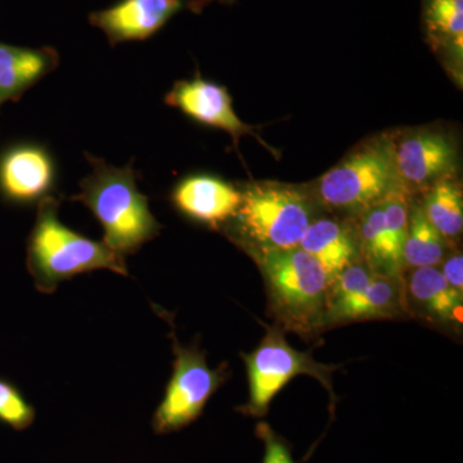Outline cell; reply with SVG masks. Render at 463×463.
<instances>
[{"mask_svg":"<svg viewBox=\"0 0 463 463\" xmlns=\"http://www.w3.org/2000/svg\"><path fill=\"white\" fill-rule=\"evenodd\" d=\"M446 243L429 222L422 205L416 203L410 212V225L403 248V265L414 269L437 267L443 261Z\"/></svg>","mask_w":463,"mask_h":463,"instance_id":"cell-19","label":"cell"},{"mask_svg":"<svg viewBox=\"0 0 463 463\" xmlns=\"http://www.w3.org/2000/svg\"><path fill=\"white\" fill-rule=\"evenodd\" d=\"M448 285L463 297V258L461 252H456L446 259L440 269Z\"/></svg>","mask_w":463,"mask_h":463,"instance_id":"cell-23","label":"cell"},{"mask_svg":"<svg viewBox=\"0 0 463 463\" xmlns=\"http://www.w3.org/2000/svg\"><path fill=\"white\" fill-rule=\"evenodd\" d=\"M57 165L41 143L14 142L0 149V197L12 205L27 206L53 196Z\"/></svg>","mask_w":463,"mask_h":463,"instance_id":"cell-9","label":"cell"},{"mask_svg":"<svg viewBox=\"0 0 463 463\" xmlns=\"http://www.w3.org/2000/svg\"><path fill=\"white\" fill-rule=\"evenodd\" d=\"M170 200L179 213L192 221L219 228L239 213L242 191L218 176L194 174L174 187Z\"/></svg>","mask_w":463,"mask_h":463,"instance_id":"cell-12","label":"cell"},{"mask_svg":"<svg viewBox=\"0 0 463 463\" xmlns=\"http://www.w3.org/2000/svg\"><path fill=\"white\" fill-rule=\"evenodd\" d=\"M91 173L79 183L72 201L83 203L103 228V242L121 258L136 254L160 233L161 225L138 190V173L132 164L118 167L85 154Z\"/></svg>","mask_w":463,"mask_h":463,"instance_id":"cell-1","label":"cell"},{"mask_svg":"<svg viewBox=\"0 0 463 463\" xmlns=\"http://www.w3.org/2000/svg\"><path fill=\"white\" fill-rule=\"evenodd\" d=\"M257 435L264 444L263 463H295L288 444L268 423H259Z\"/></svg>","mask_w":463,"mask_h":463,"instance_id":"cell-22","label":"cell"},{"mask_svg":"<svg viewBox=\"0 0 463 463\" xmlns=\"http://www.w3.org/2000/svg\"><path fill=\"white\" fill-rule=\"evenodd\" d=\"M174 340V373L165 397L152 420L156 434L178 431L199 419L203 408L219 386L224 383L225 367L212 370L205 354L197 347L183 346Z\"/></svg>","mask_w":463,"mask_h":463,"instance_id":"cell-7","label":"cell"},{"mask_svg":"<svg viewBox=\"0 0 463 463\" xmlns=\"http://www.w3.org/2000/svg\"><path fill=\"white\" fill-rule=\"evenodd\" d=\"M257 259L274 316L291 331L307 334L327 322L331 281L321 264L300 248L259 250Z\"/></svg>","mask_w":463,"mask_h":463,"instance_id":"cell-3","label":"cell"},{"mask_svg":"<svg viewBox=\"0 0 463 463\" xmlns=\"http://www.w3.org/2000/svg\"><path fill=\"white\" fill-rule=\"evenodd\" d=\"M399 181L410 190H426L448 178L455 170L457 148L447 134L417 130L392 139Z\"/></svg>","mask_w":463,"mask_h":463,"instance_id":"cell-10","label":"cell"},{"mask_svg":"<svg viewBox=\"0 0 463 463\" xmlns=\"http://www.w3.org/2000/svg\"><path fill=\"white\" fill-rule=\"evenodd\" d=\"M165 103L197 123L224 130L233 138L234 146L245 134H254L252 128L241 121L234 112L228 90L200 76L176 81L166 94Z\"/></svg>","mask_w":463,"mask_h":463,"instance_id":"cell-11","label":"cell"},{"mask_svg":"<svg viewBox=\"0 0 463 463\" xmlns=\"http://www.w3.org/2000/svg\"><path fill=\"white\" fill-rule=\"evenodd\" d=\"M233 0H118L114 5L91 12L90 23L102 30L109 44L143 42L160 32L183 11L200 14L209 3Z\"/></svg>","mask_w":463,"mask_h":463,"instance_id":"cell-8","label":"cell"},{"mask_svg":"<svg viewBox=\"0 0 463 463\" xmlns=\"http://www.w3.org/2000/svg\"><path fill=\"white\" fill-rule=\"evenodd\" d=\"M58 209L60 201L54 196L41 201L27 239V269L39 291L51 294L61 282L96 269L128 276L124 258L103 241L88 239L67 227L60 221Z\"/></svg>","mask_w":463,"mask_h":463,"instance_id":"cell-2","label":"cell"},{"mask_svg":"<svg viewBox=\"0 0 463 463\" xmlns=\"http://www.w3.org/2000/svg\"><path fill=\"white\" fill-rule=\"evenodd\" d=\"M242 358L250 385L249 402L239 408L243 414L264 417L279 390L298 374L315 377L335 399L331 374L339 365L318 364L312 352H298L289 346L281 328L268 327L260 345L250 354H242Z\"/></svg>","mask_w":463,"mask_h":463,"instance_id":"cell-6","label":"cell"},{"mask_svg":"<svg viewBox=\"0 0 463 463\" xmlns=\"http://www.w3.org/2000/svg\"><path fill=\"white\" fill-rule=\"evenodd\" d=\"M35 420V410L9 381L0 379V422L14 429L25 430Z\"/></svg>","mask_w":463,"mask_h":463,"instance_id":"cell-21","label":"cell"},{"mask_svg":"<svg viewBox=\"0 0 463 463\" xmlns=\"http://www.w3.org/2000/svg\"><path fill=\"white\" fill-rule=\"evenodd\" d=\"M423 24L429 42L461 62L463 0H423Z\"/></svg>","mask_w":463,"mask_h":463,"instance_id":"cell-17","label":"cell"},{"mask_svg":"<svg viewBox=\"0 0 463 463\" xmlns=\"http://www.w3.org/2000/svg\"><path fill=\"white\" fill-rule=\"evenodd\" d=\"M298 248L322 265L331 285L356 258V241L345 225L332 219H318L307 227Z\"/></svg>","mask_w":463,"mask_h":463,"instance_id":"cell-14","label":"cell"},{"mask_svg":"<svg viewBox=\"0 0 463 463\" xmlns=\"http://www.w3.org/2000/svg\"><path fill=\"white\" fill-rule=\"evenodd\" d=\"M364 215L359 223V239L365 251L368 263L373 265V270L385 276L397 277L403 267L395 258L390 245L388 232H386L385 216H383L381 203L364 210Z\"/></svg>","mask_w":463,"mask_h":463,"instance_id":"cell-20","label":"cell"},{"mask_svg":"<svg viewBox=\"0 0 463 463\" xmlns=\"http://www.w3.org/2000/svg\"><path fill=\"white\" fill-rule=\"evenodd\" d=\"M399 191L405 188L399 181L390 137L362 145L318 182L323 203L353 212H364Z\"/></svg>","mask_w":463,"mask_h":463,"instance_id":"cell-5","label":"cell"},{"mask_svg":"<svg viewBox=\"0 0 463 463\" xmlns=\"http://www.w3.org/2000/svg\"><path fill=\"white\" fill-rule=\"evenodd\" d=\"M411 297L435 319L452 321L462 312L463 297L455 291L437 267L416 268L408 283Z\"/></svg>","mask_w":463,"mask_h":463,"instance_id":"cell-16","label":"cell"},{"mask_svg":"<svg viewBox=\"0 0 463 463\" xmlns=\"http://www.w3.org/2000/svg\"><path fill=\"white\" fill-rule=\"evenodd\" d=\"M423 212L429 222L443 237L452 241L461 236L463 230V197L458 183L450 176L441 179L426 192Z\"/></svg>","mask_w":463,"mask_h":463,"instance_id":"cell-18","label":"cell"},{"mask_svg":"<svg viewBox=\"0 0 463 463\" xmlns=\"http://www.w3.org/2000/svg\"><path fill=\"white\" fill-rule=\"evenodd\" d=\"M403 298L397 277L376 273L370 286L358 297L328 310L327 322L392 318L405 309Z\"/></svg>","mask_w":463,"mask_h":463,"instance_id":"cell-15","label":"cell"},{"mask_svg":"<svg viewBox=\"0 0 463 463\" xmlns=\"http://www.w3.org/2000/svg\"><path fill=\"white\" fill-rule=\"evenodd\" d=\"M239 239L252 251L298 248L315 212L307 194L281 183L259 182L242 190L234 216Z\"/></svg>","mask_w":463,"mask_h":463,"instance_id":"cell-4","label":"cell"},{"mask_svg":"<svg viewBox=\"0 0 463 463\" xmlns=\"http://www.w3.org/2000/svg\"><path fill=\"white\" fill-rule=\"evenodd\" d=\"M60 57L51 47L27 48L0 43V109L17 102L30 88L57 69Z\"/></svg>","mask_w":463,"mask_h":463,"instance_id":"cell-13","label":"cell"}]
</instances>
